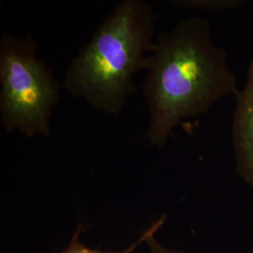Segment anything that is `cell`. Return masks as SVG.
I'll list each match as a JSON object with an SVG mask.
<instances>
[{
  "instance_id": "1",
  "label": "cell",
  "mask_w": 253,
  "mask_h": 253,
  "mask_svg": "<svg viewBox=\"0 0 253 253\" xmlns=\"http://www.w3.org/2000/svg\"><path fill=\"white\" fill-rule=\"evenodd\" d=\"M145 71V138L156 147L166 145L184 120L205 114L238 89L226 52L212 40L208 20L198 16L182 19L157 35Z\"/></svg>"
},
{
  "instance_id": "2",
  "label": "cell",
  "mask_w": 253,
  "mask_h": 253,
  "mask_svg": "<svg viewBox=\"0 0 253 253\" xmlns=\"http://www.w3.org/2000/svg\"><path fill=\"white\" fill-rule=\"evenodd\" d=\"M156 15L144 0H123L73 58L63 87L92 108L118 116L134 94L136 73L145 71L156 45Z\"/></svg>"
},
{
  "instance_id": "3",
  "label": "cell",
  "mask_w": 253,
  "mask_h": 253,
  "mask_svg": "<svg viewBox=\"0 0 253 253\" xmlns=\"http://www.w3.org/2000/svg\"><path fill=\"white\" fill-rule=\"evenodd\" d=\"M31 34L17 39L4 31L0 39V122L27 137H51V118L62 85L52 69L37 58Z\"/></svg>"
},
{
  "instance_id": "4",
  "label": "cell",
  "mask_w": 253,
  "mask_h": 253,
  "mask_svg": "<svg viewBox=\"0 0 253 253\" xmlns=\"http://www.w3.org/2000/svg\"><path fill=\"white\" fill-rule=\"evenodd\" d=\"M235 99L232 133L235 169L253 189V57L248 67L246 84L235 92Z\"/></svg>"
},
{
  "instance_id": "5",
  "label": "cell",
  "mask_w": 253,
  "mask_h": 253,
  "mask_svg": "<svg viewBox=\"0 0 253 253\" xmlns=\"http://www.w3.org/2000/svg\"><path fill=\"white\" fill-rule=\"evenodd\" d=\"M83 230H84L83 224L78 223L69 244L58 253H135L136 251L141 246L145 245V240L150 233V227H148L142 233V235L136 239L135 241L128 245L125 249H122L119 251H101L97 249H91L88 246L82 242L81 235Z\"/></svg>"
},
{
  "instance_id": "6",
  "label": "cell",
  "mask_w": 253,
  "mask_h": 253,
  "mask_svg": "<svg viewBox=\"0 0 253 253\" xmlns=\"http://www.w3.org/2000/svg\"><path fill=\"white\" fill-rule=\"evenodd\" d=\"M242 0H175L173 6L185 9H202L208 11H223L234 9L244 4Z\"/></svg>"
},
{
  "instance_id": "7",
  "label": "cell",
  "mask_w": 253,
  "mask_h": 253,
  "mask_svg": "<svg viewBox=\"0 0 253 253\" xmlns=\"http://www.w3.org/2000/svg\"><path fill=\"white\" fill-rule=\"evenodd\" d=\"M156 235L157 233L152 232L148 235L145 241V245L147 249V253H187L180 250L165 246L157 238V236H155Z\"/></svg>"
}]
</instances>
